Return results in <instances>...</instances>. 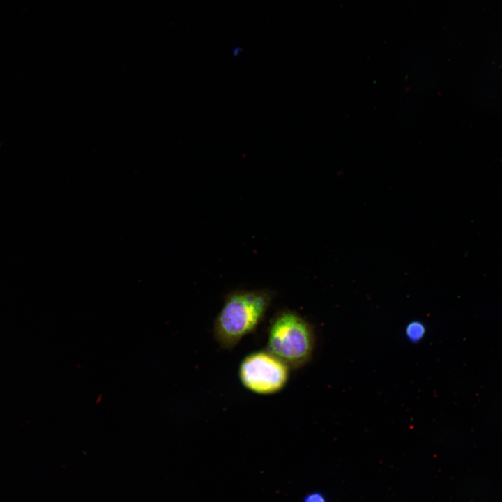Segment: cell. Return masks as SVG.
<instances>
[{
  "label": "cell",
  "mask_w": 502,
  "mask_h": 502,
  "mask_svg": "<svg viewBox=\"0 0 502 502\" xmlns=\"http://www.w3.org/2000/svg\"><path fill=\"white\" fill-rule=\"evenodd\" d=\"M315 347L312 325L290 310L278 312L268 330L266 350L290 369H298L309 362Z\"/></svg>",
  "instance_id": "2"
},
{
  "label": "cell",
  "mask_w": 502,
  "mask_h": 502,
  "mask_svg": "<svg viewBox=\"0 0 502 502\" xmlns=\"http://www.w3.org/2000/svg\"><path fill=\"white\" fill-rule=\"evenodd\" d=\"M273 298V292L264 289L229 293L213 324V335L220 346L232 349L254 332L264 319Z\"/></svg>",
  "instance_id": "1"
},
{
  "label": "cell",
  "mask_w": 502,
  "mask_h": 502,
  "mask_svg": "<svg viewBox=\"0 0 502 502\" xmlns=\"http://www.w3.org/2000/svg\"><path fill=\"white\" fill-rule=\"evenodd\" d=\"M303 502H326L325 498L319 493H312L307 494Z\"/></svg>",
  "instance_id": "5"
},
{
  "label": "cell",
  "mask_w": 502,
  "mask_h": 502,
  "mask_svg": "<svg viewBox=\"0 0 502 502\" xmlns=\"http://www.w3.org/2000/svg\"><path fill=\"white\" fill-rule=\"evenodd\" d=\"M425 333V328L423 324L413 322L410 324L406 328V334L412 341L420 340Z\"/></svg>",
  "instance_id": "4"
},
{
  "label": "cell",
  "mask_w": 502,
  "mask_h": 502,
  "mask_svg": "<svg viewBox=\"0 0 502 502\" xmlns=\"http://www.w3.org/2000/svg\"><path fill=\"white\" fill-rule=\"evenodd\" d=\"M289 367L268 350L247 355L239 366V378L248 390L261 395L280 391L289 380Z\"/></svg>",
  "instance_id": "3"
}]
</instances>
